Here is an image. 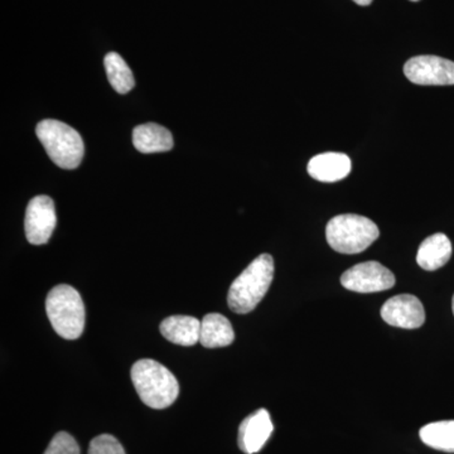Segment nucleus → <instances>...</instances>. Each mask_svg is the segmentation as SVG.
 Here are the masks:
<instances>
[{"mask_svg": "<svg viewBox=\"0 0 454 454\" xmlns=\"http://www.w3.org/2000/svg\"><path fill=\"white\" fill-rule=\"evenodd\" d=\"M273 278V256L262 254L230 286L227 294L230 309L239 315L252 312L267 294Z\"/></svg>", "mask_w": 454, "mask_h": 454, "instance_id": "obj_1", "label": "nucleus"}, {"mask_svg": "<svg viewBox=\"0 0 454 454\" xmlns=\"http://www.w3.org/2000/svg\"><path fill=\"white\" fill-rule=\"evenodd\" d=\"M130 373L140 400L149 408L166 409L177 400V379L162 364L145 358L134 364Z\"/></svg>", "mask_w": 454, "mask_h": 454, "instance_id": "obj_2", "label": "nucleus"}, {"mask_svg": "<svg viewBox=\"0 0 454 454\" xmlns=\"http://www.w3.org/2000/svg\"><path fill=\"white\" fill-rule=\"evenodd\" d=\"M47 316L53 330L65 340H77L85 328V306L80 293L67 284L51 289L46 300Z\"/></svg>", "mask_w": 454, "mask_h": 454, "instance_id": "obj_3", "label": "nucleus"}, {"mask_svg": "<svg viewBox=\"0 0 454 454\" xmlns=\"http://www.w3.org/2000/svg\"><path fill=\"white\" fill-rule=\"evenodd\" d=\"M38 139L56 166L74 169L82 163L85 145L79 131L65 122L46 119L35 128Z\"/></svg>", "mask_w": 454, "mask_h": 454, "instance_id": "obj_4", "label": "nucleus"}, {"mask_svg": "<svg viewBox=\"0 0 454 454\" xmlns=\"http://www.w3.org/2000/svg\"><path fill=\"white\" fill-rule=\"evenodd\" d=\"M380 236V230L372 220L360 215H339L325 227L327 243L340 254L365 252Z\"/></svg>", "mask_w": 454, "mask_h": 454, "instance_id": "obj_5", "label": "nucleus"}, {"mask_svg": "<svg viewBox=\"0 0 454 454\" xmlns=\"http://www.w3.org/2000/svg\"><path fill=\"white\" fill-rule=\"evenodd\" d=\"M404 74L409 82L417 85H454V62L438 56H417L408 59Z\"/></svg>", "mask_w": 454, "mask_h": 454, "instance_id": "obj_6", "label": "nucleus"}, {"mask_svg": "<svg viewBox=\"0 0 454 454\" xmlns=\"http://www.w3.org/2000/svg\"><path fill=\"white\" fill-rule=\"evenodd\" d=\"M340 283L352 292H384L395 286V277L380 262H365L346 270L340 277Z\"/></svg>", "mask_w": 454, "mask_h": 454, "instance_id": "obj_7", "label": "nucleus"}, {"mask_svg": "<svg viewBox=\"0 0 454 454\" xmlns=\"http://www.w3.org/2000/svg\"><path fill=\"white\" fill-rule=\"evenodd\" d=\"M57 223L55 203L49 196L32 199L27 207L25 230L27 240L32 245L49 243Z\"/></svg>", "mask_w": 454, "mask_h": 454, "instance_id": "obj_8", "label": "nucleus"}, {"mask_svg": "<svg viewBox=\"0 0 454 454\" xmlns=\"http://www.w3.org/2000/svg\"><path fill=\"white\" fill-rule=\"evenodd\" d=\"M381 317L387 325L394 327L415 330L426 322V310L422 301L415 295L400 294L390 298L382 306Z\"/></svg>", "mask_w": 454, "mask_h": 454, "instance_id": "obj_9", "label": "nucleus"}, {"mask_svg": "<svg viewBox=\"0 0 454 454\" xmlns=\"http://www.w3.org/2000/svg\"><path fill=\"white\" fill-rule=\"evenodd\" d=\"M270 414L265 409H259L255 413L245 418L239 428V448L247 454L258 453L267 443L273 433Z\"/></svg>", "mask_w": 454, "mask_h": 454, "instance_id": "obj_10", "label": "nucleus"}, {"mask_svg": "<svg viewBox=\"0 0 454 454\" xmlns=\"http://www.w3.org/2000/svg\"><path fill=\"white\" fill-rule=\"evenodd\" d=\"M351 160L345 153L318 154L313 157L309 163L310 177L319 182H337L348 177L351 172Z\"/></svg>", "mask_w": 454, "mask_h": 454, "instance_id": "obj_11", "label": "nucleus"}, {"mask_svg": "<svg viewBox=\"0 0 454 454\" xmlns=\"http://www.w3.org/2000/svg\"><path fill=\"white\" fill-rule=\"evenodd\" d=\"M452 256V243L447 235L438 232L427 238L420 244L417 254V262L427 271L438 270L450 262Z\"/></svg>", "mask_w": 454, "mask_h": 454, "instance_id": "obj_12", "label": "nucleus"}, {"mask_svg": "<svg viewBox=\"0 0 454 454\" xmlns=\"http://www.w3.org/2000/svg\"><path fill=\"white\" fill-rule=\"evenodd\" d=\"M160 330L169 342L179 346H193L200 342L201 322L195 317L170 316L160 324Z\"/></svg>", "mask_w": 454, "mask_h": 454, "instance_id": "obj_13", "label": "nucleus"}, {"mask_svg": "<svg viewBox=\"0 0 454 454\" xmlns=\"http://www.w3.org/2000/svg\"><path fill=\"white\" fill-rule=\"evenodd\" d=\"M133 145L140 153H162L173 148V137L162 125L148 122L134 129Z\"/></svg>", "mask_w": 454, "mask_h": 454, "instance_id": "obj_14", "label": "nucleus"}, {"mask_svg": "<svg viewBox=\"0 0 454 454\" xmlns=\"http://www.w3.org/2000/svg\"><path fill=\"white\" fill-rule=\"evenodd\" d=\"M235 340L234 328L225 316L210 313L203 317L200 343L203 348H219L231 345Z\"/></svg>", "mask_w": 454, "mask_h": 454, "instance_id": "obj_15", "label": "nucleus"}, {"mask_svg": "<svg viewBox=\"0 0 454 454\" xmlns=\"http://www.w3.org/2000/svg\"><path fill=\"white\" fill-rule=\"evenodd\" d=\"M427 446L442 452L454 453V420L429 423L419 432Z\"/></svg>", "mask_w": 454, "mask_h": 454, "instance_id": "obj_16", "label": "nucleus"}, {"mask_svg": "<svg viewBox=\"0 0 454 454\" xmlns=\"http://www.w3.org/2000/svg\"><path fill=\"white\" fill-rule=\"evenodd\" d=\"M107 79L110 85L119 94H128L136 85V79L131 73L129 66L122 59V57L116 52L107 53L104 59Z\"/></svg>", "mask_w": 454, "mask_h": 454, "instance_id": "obj_17", "label": "nucleus"}, {"mask_svg": "<svg viewBox=\"0 0 454 454\" xmlns=\"http://www.w3.org/2000/svg\"><path fill=\"white\" fill-rule=\"evenodd\" d=\"M44 454H80V447L73 435L59 432L51 441Z\"/></svg>", "mask_w": 454, "mask_h": 454, "instance_id": "obj_18", "label": "nucleus"}, {"mask_svg": "<svg viewBox=\"0 0 454 454\" xmlns=\"http://www.w3.org/2000/svg\"><path fill=\"white\" fill-rule=\"evenodd\" d=\"M89 454H125L121 442L110 434H101L92 439Z\"/></svg>", "mask_w": 454, "mask_h": 454, "instance_id": "obj_19", "label": "nucleus"}, {"mask_svg": "<svg viewBox=\"0 0 454 454\" xmlns=\"http://www.w3.org/2000/svg\"><path fill=\"white\" fill-rule=\"evenodd\" d=\"M355 3L358 5H363V7H366V5H370L372 3V0H354Z\"/></svg>", "mask_w": 454, "mask_h": 454, "instance_id": "obj_20", "label": "nucleus"}, {"mask_svg": "<svg viewBox=\"0 0 454 454\" xmlns=\"http://www.w3.org/2000/svg\"><path fill=\"white\" fill-rule=\"evenodd\" d=\"M452 309H453V313H454V295H453V301H452Z\"/></svg>", "mask_w": 454, "mask_h": 454, "instance_id": "obj_21", "label": "nucleus"}, {"mask_svg": "<svg viewBox=\"0 0 454 454\" xmlns=\"http://www.w3.org/2000/svg\"><path fill=\"white\" fill-rule=\"evenodd\" d=\"M411 2H419V0H411Z\"/></svg>", "mask_w": 454, "mask_h": 454, "instance_id": "obj_22", "label": "nucleus"}]
</instances>
